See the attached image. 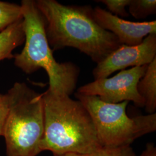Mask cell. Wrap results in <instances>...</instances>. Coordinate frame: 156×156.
Instances as JSON below:
<instances>
[{
    "label": "cell",
    "mask_w": 156,
    "mask_h": 156,
    "mask_svg": "<svg viewBox=\"0 0 156 156\" xmlns=\"http://www.w3.org/2000/svg\"><path fill=\"white\" fill-rule=\"evenodd\" d=\"M44 17L46 37L52 51L73 48L98 64L122 45L102 28L91 6L65 5L56 0H37Z\"/></svg>",
    "instance_id": "6da1fadb"
},
{
    "label": "cell",
    "mask_w": 156,
    "mask_h": 156,
    "mask_svg": "<svg viewBox=\"0 0 156 156\" xmlns=\"http://www.w3.org/2000/svg\"><path fill=\"white\" fill-rule=\"evenodd\" d=\"M44 134L41 151L54 155L89 153L102 147L89 112L78 100L47 90L42 94Z\"/></svg>",
    "instance_id": "7a4b0ae2"
},
{
    "label": "cell",
    "mask_w": 156,
    "mask_h": 156,
    "mask_svg": "<svg viewBox=\"0 0 156 156\" xmlns=\"http://www.w3.org/2000/svg\"><path fill=\"white\" fill-rule=\"evenodd\" d=\"M24 46L14 55V64L23 73L31 74L42 68L49 78L48 90L55 94L71 96L75 91L79 68L71 62H58L53 56L46 37L45 20L35 1L22 0Z\"/></svg>",
    "instance_id": "3957f363"
},
{
    "label": "cell",
    "mask_w": 156,
    "mask_h": 156,
    "mask_svg": "<svg viewBox=\"0 0 156 156\" xmlns=\"http://www.w3.org/2000/svg\"><path fill=\"white\" fill-rule=\"evenodd\" d=\"M6 94L8 108L2 136L7 156H37L44 134L42 94L16 82Z\"/></svg>",
    "instance_id": "277c9868"
},
{
    "label": "cell",
    "mask_w": 156,
    "mask_h": 156,
    "mask_svg": "<svg viewBox=\"0 0 156 156\" xmlns=\"http://www.w3.org/2000/svg\"><path fill=\"white\" fill-rule=\"evenodd\" d=\"M75 97L89 112L102 147L128 146L135 140L156 130V113L129 117L126 113L128 101L110 104L98 97L77 93Z\"/></svg>",
    "instance_id": "5b68a950"
},
{
    "label": "cell",
    "mask_w": 156,
    "mask_h": 156,
    "mask_svg": "<svg viewBox=\"0 0 156 156\" xmlns=\"http://www.w3.org/2000/svg\"><path fill=\"white\" fill-rule=\"evenodd\" d=\"M148 65L124 69L115 76L94 80L77 90L79 94L96 96L110 104L132 101L138 107H144L145 102L137 90V84L143 77Z\"/></svg>",
    "instance_id": "8992f818"
},
{
    "label": "cell",
    "mask_w": 156,
    "mask_h": 156,
    "mask_svg": "<svg viewBox=\"0 0 156 156\" xmlns=\"http://www.w3.org/2000/svg\"><path fill=\"white\" fill-rule=\"evenodd\" d=\"M156 58V34L147 35L135 46L121 45L97 64L93 71L95 80L108 78L113 73L130 67L149 65Z\"/></svg>",
    "instance_id": "52a82bcc"
},
{
    "label": "cell",
    "mask_w": 156,
    "mask_h": 156,
    "mask_svg": "<svg viewBox=\"0 0 156 156\" xmlns=\"http://www.w3.org/2000/svg\"><path fill=\"white\" fill-rule=\"evenodd\" d=\"M95 20L102 28L113 34L122 45H139L145 37L156 34V21L133 22L96 6L93 8Z\"/></svg>",
    "instance_id": "ba28073f"
},
{
    "label": "cell",
    "mask_w": 156,
    "mask_h": 156,
    "mask_svg": "<svg viewBox=\"0 0 156 156\" xmlns=\"http://www.w3.org/2000/svg\"><path fill=\"white\" fill-rule=\"evenodd\" d=\"M137 90L145 102V111L148 114L156 110V58L149 64L143 77L137 84Z\"/></svg>",
    "instance_id": "9c48e42d"
},
{
    "label": "cell",
    "mask_w": 156,
    "mask_h": 156,
    "mask_svg": "<svg viewBox=\"0 0 156 156\" xmlns=\"http://www.w3.org/2000/svg\"><path fill=\"white\" fill-rule=\"evenodd\" d=\"M24 42L23 18L0 33V62L13 58V51Z\"/></svg>",
    "instance_id": "30bf717a"
},
{
    "label": "cell",
    "mask_w": 156,
    "mask_h": 156,
    "mask_svg": "<svg viewBox=\"0 0 156 156\" xmlns=\"http://www.w3.org/2000/svg\"><path fill=\"white\" fill-rule=\"evenodd\" d=\"M22 18L20 4L0 1V33Z\"/></svg>",
    "instance_id": "8fae6325"
},
{
    "label": "cell",
    "mask_w": 156,
    "mask_h": 156,
    "mask_svg": "<svg viewBox=\"0 0 156 156\" xmlns=\"http://www.w3.org/2000/svg\"><path fill=\"white\" fill-rule=\"evenodd\" d=\"M129 13L137 19H145L156 13V0H131Z\"/></svg>",
    "instance_id": "7c38bea8"
},
{
    "label": "cell",
    "mask_w": 156,
    "mask_h": 156,
    "mask_svg": "<svg viewBox=\"0 0 156 156\" xmlns=\"http://www.w3.org/2000/svg\"><path fill=\"white\" fill-rule=\"evenodd\" d=\"M53 156H136L130 146L117 148L102 147L89 153H67Z\"/></svg>",
    "instance_id": "4fadbf2b"
},
{
    "label": "cell",
    "mask_w": 156,
    "mask_h": 156,
    "mask_svg": "<svg viewBox=\"0 0 156 156\" xmlns=\"http://www.w3.org/2000/svg\"><path fill=\"white\" fill-rule=\"evenodd\" d=\"M96 1L105 5L109 12L113 15L122 17L129 16V13L126 8L129 5L131 0H97Z\"/></svg>",
    "instance_id": "5bb4252c"
},
{
    "label": "cell",
    "mask_w": 156,
    "mask_h": 156,
    "mask_svg": "<svg viewBox=\"0 0 156 156\" xmlns=\"http://www.w3.org/2000/svg\"><path fill=\"white\" fill-rule=\"evenodd\" d=\"M8 108V100L7 94L0 93V136H3Z\"/></svg>",
    "instance_id": "9a60e30c"
},
{
    "label": "cell",
    "mask_w": 156,
    "mask_h": 156,
    "mask_svg": "<svg viewBox=\"0 0 156 156\" xmlns=\"http://www.w3.org/2000/svg\"><path fill=\"white\" fill-rule=\"evenodd\" d=\"M140 156H156V147L154 144H147L145 150Z\"/></svg>",
    "instance_id": "2e32d148"
}]
</instances>
